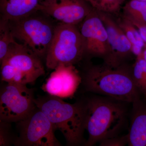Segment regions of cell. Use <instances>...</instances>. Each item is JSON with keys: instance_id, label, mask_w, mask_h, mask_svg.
I'll return each instance as SVG.
<instances>
[{"instance_id": "14", "label": "cell", "mask_w": 146, "mask_h": 146, "mask_svg": "<svg viewBox=\"0 0 146 146\" xmlns=\"http://www.w3.org/2000/svg\"><path fill=\"white\" fill-rule=\"evenodd\" d=\"M130 129L127 134L130 146H146V103L140 98L133 102Z\"/></svg>"}, {"instance_id": "4", "label": "cell", "mask_w": 146, "mask_h": 146, "mask_svg": "<svg viewBox=\"0 0 146 146\" xmlns=\"http://www.w3.org/2000/svg\"><path fill=\"white\" fill-rule=\"evenodd\" d=\"M9 22L16 42L41 58H45L57 23L42 11Z\"/></svg>"}, {"instance_id": "5", "label": "cell", "mask_w": 146, "mask_h": 146, "mask_svg": "<svg viewBox=\"0 0 146 146\" xmlns=\"http://www.w3.org/2000/svg\"><path fill=\"white\" fill-rule=\"evenodd\" d=\"M1 64V80L7 83L27 85L45 73L41 58L16 41L11 45Z\"/></svg>"}, {"instance_id": "13", "label": "cell", "mask_w": 146, "mask_h": 146, "mask_svg": "<svg viewBox=\"0 0 146 146\" xmlns=\"http://www.w3.org/2000/svg\"><path fill=\"white\" fill-rule=\"evenodd\" d=\"M47 0H0L1 19L16 21L42 11Z\"/></svg>"}, {"instance_id": "8", "label": "cell", "mask_w": 146, "mask_h": 146, "mask_svg": "<svg viewBox=\"0 0 146 146\" xmlns=\"http://www.w3.org/2000/svg\"><path fill=\"white\" fill-rule=\"evenodd\" d=\"M19 135L16 146L61 145L54 135V129L46 115L37 107L25 118L17 123Z\"/></svg>"}, {"instance_id": "12", "label": "cell", "mask_w": 146, "mask_h": 146, "mask_svg": "<svg viewBox=\"0 0 146 146\" xmlns=\"http://www.w3.org/2000/svg\"><path fill=\"white\" fill-rule=\"evenodd\" d=\"M74 65H60L54 70L43 84L42 89L51 96L60 98L73 96L81 82Z\"/></svg>"}, {"instance_id": "23", "label": "cell", "mask_w": 146, "mask_h": 146, "mask_svg": "<svg viewBox=\"0 0 146 146\" xmlns=\"http://www.w3.org/2000/svg\"><path fill=\"white\" fill-rule=\"evenodd\" d=\"M141 55L142 57L144 58V60L146 61V44H145L144 50H143V52Z\"/></svg>"}, {"instance_id": "10", "label": "cell", "mask_w": 146, "mask_h": 146, "mask_svg": "<svg viewBox=\"0 0 146 146\" xmlns=\"http://www.w3.org/2000/svg\"><path fill=\"white\" fill-rule=\"evenodd\" d=\"M93 9L86 0H47L42 12L56 23L77 26Z\"/></svg>"}, {"instance_id": "11", "label": "cell", "mask_w": 146, "mask_h": 146, "mask_svg": "<svg viewBox=\"0 0 146 146\" xmlns=\"http://www.w3.org/2000/svg\"><path fill=\"white\" fill-rule=\"evenodd\" d=\"M97 11L108 35L110 52L104 59L105 63L114 67L122 65L123 60L133 54L132 45L112 14Z\"/></svg>"}, {"instance_id": "21", "label": "cell", "mask_w": 146, "mask_h": 146, "mask_svg": "<svg viewBox=\"0 0 146 146\" xmlns=\"http://www.w3.org/2000/svg\"><path fill=\"white\" fill-rule=\"evenodd\" d=\"M1 121V133H0V145L8 146L11 142L10 133L9 130L8 125L10 123Z\"/></svg>"}, {"instance_id": "3", "label": "cell", "mask_w": 146, "mask_h": 146, "mask_svg": "<svg viewBox=\"0 0 146 146\" xmlns=\"http://www.w3.org/2000/svg\"><path fill=\"white\" fill-rule=\"evenodd\" d=\"M85 109V128L89 135L86 146L116 136L125 117L124 108L121 104L94 98L86 103Z\"/></svg>"}, {"instance_id": "16", "label": "cell", "mask_w": 146, "mask_h": 146, "mask_svg": "<svg viewBox=\"0 0 146 146\" xmlns=\"http://www.w3.org/2000/svg\"><path fill=\"white\" fill-rule=\"evenodd\" d=\"M123 15L133 24L146 25V2L130 0L123 7Z\"/></svg>"}, {"instance_id": "20", "label": "cell", "mask_w": 146, "mask_h": 146, "mask_svg": "<svg viewBox=\"0 0 146 146\" xmlns=\"http://www.w3.org/2000/svg\"><path fill=\"white\" fill-rule=\"evenodd\" d=\"M100 146H123L128 143L127 135L117 137V136L108 138L101 141Z\"/></svg>"}, {"instance_id": "7", "label": "cell", "mask_w": 146, "mask_h": 146, "mask_svg": "<svg viewBox=\"0 0 146 146\" xmlns=\"http://www.w3.org/2000/svg\"><path fill=\"white\" fill-rule=\"evenodd\" d=\"M34 94L26 84L7 83L0 95V121L17 123L23 119L36 107Z\"/></svg>"}, {"instance_id": "22", "label": "cell", "mask_w": 146, "mask_h": 146, "mask_svg": "<svg viewBox=\"0 0 146 146\" xmlns=\"http://www.w3.org/2000/svg\"><path fill=\"white\" fill-rule=\"evenodd\" d=\"M133 24L136 27V28L138 29L142 39L143 40L145 44H146V25H140L136 24Z\"/></svg>"}, {"instance_id": "2", "label": "cell", "mask_w": 146, "mask_h": 146, "mask_svg": "<svg viewBox=\"0 0 146 146\" xmlns=\"http://www.w3.org/2000/svg\"><path fill=\"white\" fill-rule=\"evenodd\" d=\"M35 102L50 120L54 130L61 131L68 145L81 143L85 129V105L68 103L50 95L35 99Z\"/></svg>"}, {"instance_id": "19", "label": "cell", "mask_w": 146, "mask_h": 146, "mask_svg": "<svg viewBox=\"0 0 146 146\" xmlns=\"http://www.w3.org/2000/svg\"><path fill=\"white\" fill-rule=\"evenodd\" d=\"M92 8L100 12L117 14L119 11L121 3L119 0H86Z\"/></svg>"}, {"instance_id": "6", "label": "cell", "mask_w": 146, "mask_h": 146, "mask_svg": "<svg viewBox=\"0 0 146 146\" xmlns=\"http://www.w3.org/2000/svg\"><path fill=\"white\" fill-rule=\"evenodd\" d=\"M84 54V43L77 26L57 24L45 56L46 66L54 70L62 64L74 65Z\"/></svg>"}, {"instance_id": "25", "label": "cell", "mask_w": 146, "mask_h": 146, "mask_svg": "<svg viewBox=\"0 0 146 146\" xmlns=\"http://www.w3.org/2000/svg\"><path fill=\"white\" fill-rule=\"evenodd\" d=\"M140 1H143L146 2V0H140Z\"/></svg>"}, {"instance_id": "18", "label": "cell", "mask_w": 146, "mask_h": 146, "mask_svg": "<svg viewBox=\"0 0 146 146\" xmlns=\"http://www.w3.org/2000/svg\"><path fill=\"white\" fill-rule=\"evenodd\" d=\"M11 29L9 21L0 20V62H1L8 52L9 47L16 42Z\"/></svg>"}, {"instance_id": "15", "label": "cell", "mask_w": 146, "mask_h": 146, "mask_svg": "<svg viewBox=\"0 0 146 146\" xmlns=\"http://www.w3.org/2000/svg\"><path fill=\"white\" fill-rule=\"evenodd\" d=\"M116 20L132 45L133 54L137 56L142 54L145 43L138 29L123 15L119 17Z\"/></svg>"}, {"instance_id": "1", "label": "cell", "mask_w": 146, "mask_h": 146, "mask_svg": "<svg viewBox=\"0 0 146 146\" xmlns=\"http://www.w3.org/2000/svg\"><path fill=\"white\" fill-rule=\"evenodd\" d=\"M84 83L87 91L104 94L118 101L133 103L139 98L132 70L123 66L94 65L89 68Z\"/></svg>"}, {"instance_id": "17", "label": "cell", "mask_w": 146, "mask_h": 146, "mask_svg": "<svg viewBox=\"0 0 146 146\" xmlns=\"http://www.w3.org/2000/svg\"><path fill=\"white\" fill-rule=\"evenodd\" d=\"M132 75L138 91L146 97V61L141 55L137 56L132 70Z\"/></svg>"}, {"instance_id": "24", "label": "cell", "mask_w": 146, "mask_h": 146, "mask_svg": "<svg viewBox=\"0 0 146 146\" xmlns=\"http://www.w3.org/2000/svg\"><path fill=\"white\" fill-rule=\"evenodd\" d=\"M120 2L122 4V3H123L124 2L125 0H119Z\"/></svg>"}, {"instance_id": "9", "label": "cell", "mask_w": 146, "mask_h": 146, "mask_svg": "<svg viewBox=\"0 0 146 146\" xmlns=\"http://www.w3.org/2000/svg\"><path fill=\"white\" fill-rule=\"evenodd\" d=\"M85 53L106 58L110 52L107 31L98 11L93 9L79 28Z\"/></svg>"}]
</instances>
